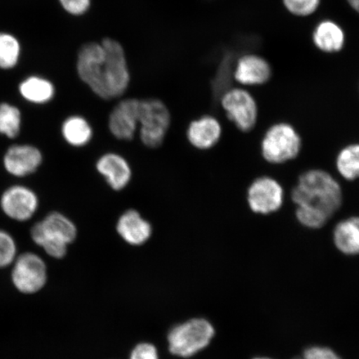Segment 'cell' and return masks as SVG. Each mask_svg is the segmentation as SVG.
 <instances>
[{
	"label": "cell",
	"instance_id": "ba28073f",
	"mask_svg": "<svg viewBox=\"0 0 359 359\" xmlns=\"http://www.w3.org/2000/svg\"><path fill=\"white\" fill-rule=\"evenodd\" d=\"M13 264L12 280L22 293L34 294L46 284V264L37 254L22 253Z\"/></svg>",
	"mask_w": 359,
	"mask_h": 359
},
{
	"label": "cell",
	"instance_id": "cb8c5ba5",
	"mask_svg": "<svg viewBox=\"0 0 359 359\" xmlns=\"http://www.w3.org/2000/svg\"><path fill=\"white\" fill-rule=\"evenodd\" d=\"M322 0H282L283 6L290 15L305 18L314 15L321 6Z\"/></svg>",
	"mask_w": 359,
	"mask_h": 359
},
{
	"label": "cell",
	"instance_id": "277c9868",
	"mask_svg": "<svg viewBox=\"0 0 359 359\" xmlns=\"http://www.w3.org/2000/svg\"><path fill=\"white\" fill-rule=\"evenodd\" d=\"M214 334L213 326L204 318L183 323L169 332L170 352L178 357H191L208 347Z\"/></svg>",
	"mask_w": 359,
	"mask_h": 359
},
{
	"label": "cell",
	"instance_id": "e0dca14e",
	"mask_svg": "<svg viewBox=\"0 0 359 359\" xmlns=\"http://www.w3.org/2000/svg\"><path fill=\"white\" fill-rule=\"evenodd\" d=\"M116 231L122 239L131 245H142L150 239L151 224L136 210H128L118 219Z\"/></svg>",
	"mask_w": 359,
	"mask_h": 359
},
{
	"label": "cell",
	"instance_id": "4316f807",
	"mask_svg": "<svg viewBox=\"0 0 359 359\" xmlns=\"http://www.w3.org/2000/svg\"><path fill=\"white\" fill-rule=\"evenodd\" d=\"M304 359H342L330 348L312 346L304 350Z\"/></svg>",
	"mask_w": 359,
	"mask_h": 359
},
{
	"label": "cell",
	"instance_id": "83f0119b",
	"mask_svg": "<svg viewBox=\"0 0 359 359\" xmlns=\"http://www.w3.org/2000/svg\"><path fill=\"white\" fill-rule=\"evenodd\" d=\"M130 359H159L154 345L140 344L133 350Z\"/></svg>",
	"mask_w": 359,
	"mask_h": 359
},
{
	"label": "cell",
	"instance_id": "1f68e13d",
	"mask_svg": "<svg viewBox=\"0 0 359 359\" xmlns=\"http://www.w3.org/2000/svg\"><path fill=\"white\" fill-rule=\"evenodd\" d=\"M209 1H212V0H209Z\"/></svg>",
	"mask_w": 359,
	"mask_h": 359
},
{
	"label": "cell",
	"instance_id": "4dcf8cb0",
	"mask_svg": "<svg viewBox=\"0 0 359 359\" xmlns=\"http://www.w3.org/2000/svg\"><path fill=\"white\" fill-rule=\"evenodd\" d=\"M294 359H304V358H294Z\"/></svg>",
	"mask_w": 359,
	"mask_h": 359
},
{
	"label": "cell",
	"instance_id": "2e32d148",
	"mask_svg": "<svg viewBox=\"0 0 359 359\" xmlns=\"http://www.w3.org/2000/svg\"><path fill=\"white\" fill-rule=\"evenodd\" d=\"M312 42L322 53H338L343 50L346 43V34L338 22L333 20H323L314 27Z\"/></svg>",
	"mask_w": 359,
	"mask_h": 359
},
{
	"label": "cell",
	"instance_id": "f1b7e54d",
	"mask_svg": "<svg viewBox=\"0 0 359 359\" xmlns=\"http://www.w3.org/2000/svg\"><path fill=\"white\" fill-rule=\"evenodd\" d=\"M350 8L359 15V0H346Z\"/></svg>",
	"mask_w": 359,
	"mask_h": 359
},
{
	"label": "cell",
	"instance_id": "5bb4252c",
	"mask_svg": "<svg viewBox=\"0 0 359 359\" xmlns=\"http://www.w3.org/2000/svg\"><path fill=\"white\" fill-rule=\"evenodd\" d=\"M222 134V124L212 114H205L193 120L187 132L188 141L201 151L212 149L221 140Z\"/></svg>",
	"mask_w": 359,
	"mask_h": 359
},
{
	"label": "cell",
	"instance_id": "ac0fdd59",
	"mask_svg": "<svg viewBox=\"0 0 359 359\" xmlns=\"http://www.w3.org/2000/svg\"><path fill=\"white\" fill-rule=\"evenodd\" d=\"M334 244L348 257L359 255V217H351L337 224L333 234Z\"/></svg>",
	"mask_w": 359,
	"mask_h": 359
},
{
	"label": "cell",
	"instance_id": "8fae6325",
	"mask_svg": "<svg viewBox=\"0 0 359 359\" xmlns=\"http://www.w3.org/2000/svg\"><path fill=\"white\" fill-rule=\"evenodd\" d=\"M284 191L276 180L263 177L251 184L247 195V201L253 212L269 215L277 212L281 208Z\"/></svg>",
	"mask_w": 359,
	"mask_h": 359
},
{
	"label": "cell",
	"instance_id": "3957f363",
	"mask_svg": "<svg viewBox=\"0 0 359 359\" xmlns=\"http://www.w3.org/2000/svg\"><path fill=\"white\" fill-rule=\"evenodd\" d=\"M78 236V229L65 215L53 212L42 221L36 222L30 230L31 239L55 259L64 258L67 246L73 243Z\"/></svg>",
	"mask_w": 359,
	"mask_h": 359
},
{
	"label": "cell",
	"instance_id": "8992f818",
	"mask_svg": "<svg viewBox=\"0 0 359 359\" xmlns=\"http://www.w3.org/2000/svg\"><path fill=\"white\" fill-rule=\"evenodd\" d=\"M219 105L226 118L241 131H251L257 124L258 105L249 88L231 87L219 97Z\"/></svg>",
	"mask_w": 359,
	"mask_h": 359
},
{
	"label": "cell",
	"instance_id": "9a60e30c",
	"mask_svg": "<svg viewBox=\"0 0 359 359\" xmlns=\"http://www.w3.org/2000/svg\"><path fill=\"white\" fill-rule=\"evenodd\" d=\"M96 168L114 191L124 189L131 181L132 169L123 156L109 152L97 160Z\"/></svg>",
	"mask_w": 359,
	"mask_h": 359
},
{
	"label": "cell",
	"instance_id": "5b68a950",
	"mask_svg": "<svg viewBox=\"0 0 359 359\" xmlns=\"http://www.w3.org/2000/svg\"><path fill=\"white\" fill-rule=\"evenodd\" d=\"M170 120L168 107L160 98H140L139 127L141 140L146 147L156 148L163 144Z\"/></svg>",
	"mask_w": 359,
	"mask_h": 359
},
{
	"label": "cell",
	"instance_id": "44dd1931",
	"mask_svg": "<svg viewBox=\"0 0 359 359\" xmlns=\"http://www.w3.org/2000/svg\"><path fill=\"white\" fill-rule=\"evenodd\" d=\"M336 165L341 176L347 181L359 179V144L350 145L341 150Z\"/></svg>",
	"mask_w": 359,
	"mask_h": 359
},
{
	"label": "cell",
	"instance_id": "f546056e",
	"mask_svg": "<svg viewBox=\"0 0 359 359\" xmlns=\"http://www.w3.org/2000/svg\"><path fill=\"white\" fill-rule=\"evenodd\" d=\"M253 359H271V358H253Z\"/></svg>",
	"mask_w": 359,
	"mask_h": 359
},
{
	"label": "cell",
	"instance_id": "d4e9b609",
	"mask_svg": "<svg viewBox=\"0 0 359 359\" xmlns=\"http://www.w3.org/2000/svg\"><path fill=\"white\" fill-rule=\"evenodd\" d=\"M17 258V244L10 232L0 229V268L11 266Z\"/></svg>",
	"mask_w": 359,
	"mask_h": 359
},
{
	"label": "cell",
	"instance_id": "484cf974",
	"mask_svg": "<svg viewBox=\"0 0 359 359\" xmlns=\"http://www.w3.org/2000/svg\"><path fill=\"white\" fill-rule=\"evenodd\" d=\"M61 8L67 15L83 17L91 10L93 0H57Z\"/></svg>",
	"mask_w": 359,
	"mask_h": 359
},
{
	"label": "cell",
	"instance_id": "30bf717a",
	"mask_svg": "<svg viewBox=\"0 0 359 359\" xmlns=\"http://www.w3.org/2000/svg\"><path fill=\"white\" fill-rule=\"evenodd\" d=\"M273 69L266 57L257 53H245L235 62L232 79L245 88L262 87L271 82Z\"/></svg>",
	"mask_w": 359,
	"mask_h": 359
},
{
	"label": "cell",
	"instance_id": "603a6c76",
	"mask_svg": "<svg viewBox=\"0 0 359 359\" xmlns=\"http://www.w3.org/2000/svg\"><path fill=\"white\" fill-rule=\"evenodd\" d=\"M20 53V43L15 36L0 33V69H13L19 62Z\"/></svg>",
	"mask_w": 359,
	"mask_h": 359
},
{
	"label": "cell",
	"instance_id": "52a82bcc",
	"mask_svg": "<svg viewBox=\"0 0 359 359\" xmlns=\"http://www.w3.org/2000/svg\"><path fill=\"white\" fill-rule=\"evenodd\" d=\"M302 140L290 124L279 123L268 130L262 143V156L268 163L282 164L297 157Z\"/></svg>",
	"mask_w": 359,
	"mask_h": 359
},
{
	"label": "cell",
	"instance_id": "9c48e42d",
	"mask_svg": "<svg viewBox=\"0 0 359 359\" xmlns=\"http://www.w3.org/2000/svg\"><path fill=\"white\" fill-rule=\"evenodd\" d=\"M39 205L37 194L24 185L11 186L0 196V208L3 213L18 222H26L32 219Z\"/></svg>",
	"mask_w": 359,
	"mask_h": 359
},
{
	"label": "cell",
	"instance_id": "7402d4cb",
	"mask_svg": "<svg viewBox=\"0 0 359 359\" xmlns=\"http://www.w3.org/2000/svg\"><path fill=\"white\" fill-rule=\"evenodd\" d=\"M22 128L21 111L10 103H0V135L10 139L19 136Z\"/></svg>",
	"mask_w": 359,
	"mask_h": 359
},
{
	"label": "cell",
	"instance_id": "d6986e66",
	"mask_svg": "<svg viewBox=\"0 0 359 359\" xmlns=\"http://www.w3.org/2000/svg\"><path fill=\"white\" fill-rule=\"evenodd\" d=\"M20 93L27 102L42 105L55 98L56 89L51 81L38 76L25 79L20 84Z\"/></svg>",
	"mask_w": 359,
	"mask_h": 359
},
{
	"label": "cell",
	"instance_id": "7c38bea8",
	"mask_svg": "<svg viewBox=\"0 0 359 359\" xmlns=\"http://www.w3.org/2000/svg\"><path fill=\"white\" fill-rule=\"evenodd\" d=\"M140 98L127 97L119 101L110 112V132L119 140H132L139 127Z\"/></svg>",
	"mask_w": 359,
	"mask_h": 359
},
{
	"label": "cell",
	"instance_id": "6da1fadb",
	"mask_svg": "<svg viewBox=\"0 0 359 359\" xmlns=\"http://www.w3.org/2000/svg\"><path fill=\"white\" fill-rule=\"evenodd\" d=\"M75 67L80 82L102 100H118L131 85L127 53L115 39L105 37L81 45Z\"/></svg>",
	"mask_w": 359,
	"mask_h": 359
},
{
	"label": "cell",
	"instance_id": "4fadbf2b",
	"mask_svg": "<svg viewBox=\"0 0 359 359\" xmlns=\"http://www.w3.org/2000/svg\"><path fill=\"white\" fill-rule=\"evenodd\" d=\"M42 151L33 145L15 144L8 148L4 155L3 165L13 177L22 178L30 176L41 167Z\"/></svg>",
	"mask_w": 359,
	"mask_h": 359
},
{
	"label": "cell",
	"instance_id": "ffe728a7",
	"mask_svg": "<svg viewBox=\"0 0 359 359\" xmlns=\"http://www.w3.org/2000/svg\"><path fill=\"white\" fill-rule=\"evenodd\" d=\"M62 136L69 145L81 147L92 140L93 128L86 118L73 115L65 120L61 128Z\"/></svg>",
	"mask_w": 359,
	"mask_h": 359
},
{
	"label": "cell",
	"instance_id": "7a4b0ae2",
	"mask_svg": "<svg viewBox=\"0 0 359 359\" xmlns=\"http://www.w3.org/2000/svg\"><path fill=\"white\" fill-rule=\"evenodd\" d=\"M291 199L297 206L316 210L330 219L342 203V191L329 173L312 170L300 176L291 192Z\"/></svg>",
	"mask_w": 359,
	"mask_h": 359
}]
</instances>
